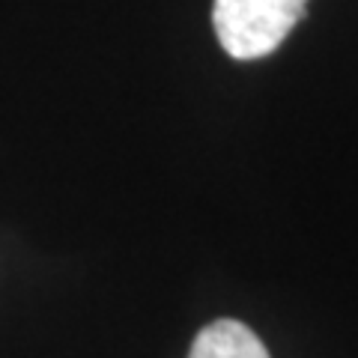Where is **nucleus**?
<instances>
[{
    "instance_id": "obj_1",
    "label": "nucleus",
    "mask_w": 358,
    "mask_h": 358,
    "mask_svg": "<svg viewBox=\"0 0 358 358\" xmlns=\"http://www.w3.org/2000/svg\"><path fill=\"white\" fill-rule=\"evenodd\" d=\"M308 0H215L212 27L221 48L236 60L272 54L305 15Z\"/></svg>"
},
{
    "instance_id": "obj_2",
    "label": "nucleus",
    "mask_w": 358,
    "mask_h": 358,
    "mask_svg": "<svg viewBox=\"0 0 358 358\" xmlns=\"http://www.w3.org/2000/svg\"><path fill=\"white\" fill-rule=\"evenodd\" d=\"M188 358H268V352L239 320H215L197 331Z\"/></svg>"
}]
</instances>
